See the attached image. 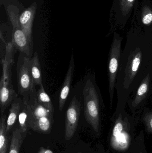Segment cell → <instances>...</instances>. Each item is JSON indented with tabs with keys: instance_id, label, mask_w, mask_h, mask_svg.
<instances>
[{
	"instance_id": "cell-13",
	"label": "cell",
	"mask_w": 152,
	"mask_h": 153,
	"mask_svg": "<svg viewBox=\"0 0 152 153\" xmlns=\"http://www.w3.org/2000/svg\"><path fill=\"white\" fill-rule=\"evenodd\" d=\"M30 70L34 84L40 86L43 84L42 73L39 57L37 52H35L30 58Z\"/></svg>"
},
{
	"instance_id": "cell-2",
	"label": "cell",
	"mask_w": 152,
	"mask_h": 153,
	"mask_svg": "<svg viewBox=\"0 0 152 153\" xmlns=\"http://www.w3.org/2000/svg\"><path fill=\"white\" fill-rule=\"evenodd\" d=\"M84 111L86 120L95 131L100 130V110L98 94L93 82L88 79L83 91Z\"/></svg>"
},
{
	"instance_id": "cell-18",
	"label": "cell",
	"mask_w": 152,
	"mask_h": 153,
	"mask_svg": "<svg viewBox=\"0 0 152 153\" xmlns=\"http://www.w3.org/2000/svg\"><path fill=\"white\" fill-rule=\"evenodd\" d=\"M37 97L38 101L46 108L54 112V108L51 98L46 93L44 88L43 85H41L37 91Z\"/></svg>"
},
{
	"instance_id": "cell-4",
	"label": "cell",
	"mask_w": 152,
	"mask_h": 153,
	"mask_svg": "<svg viewBox=\"0 0 152 153\" xmlns=\"http://www.w3.org/2000/svg\"><path fill=\"white\" fill-rule=\"evenodd\" d=\"M81 103L76 95L72 98L66 112L64 137L67 141L74 136L78 125Z\"/></svg>"
},
{
	"instance_id": "cell-20",
	"label": "cell",
	"mask_w": 152,
	"mask_h": 153,
	"mask_svg": "<svg viewBox=\"0 0 152 153\" xmlns=\"http://www.w3.org/2000/svg\"><path fill=\"white\" fill-rule=\"evenodd\" d=\"M147 131L152 134V112L147 113L144 118Z\"/></svg>"
},
{
	"instance_id": "cell-14",
	"label": "cell",
	"mask_w": 152,
	"mask_h": 153,
	"mask_svg": "<svg viewBox=\"0 0 152 153\" xmlns=\"http://www.w3.org/2000/svg\"><path fill=\"white\" fill-rule=\"evenodd\" d=\"M150 83V75L148 74L138 87L135 97L132 103L134 108L137 107L146 97L149 91Z\"/></svg>"
},
{
	"instance_id": "cell-22",
	"label": "cell",
	"mask_w": 152,
	"mask_h": 153,
	"mask_svg": "<svg viewBox=\"0 0 152 153\" xmlns=\"http://www.w3.org/2000/svg\"><path fill=\"white\" fill-rule=\"evenodd\" d=\"M37 153H54L52 151L49 149H46L43 147H40Z\"/></svg>"
},
{
	"instance_id": "cell-9",
	"label": "cell",
	"mask_w": 152,
	"mask_h": 153,
	"mask_svg": "<svg viewBox=\"0 0 152 153\" xmlns=\"http://www.w3.org/2000/svg\"><path fill=\"white\" fill-rule=\"evenodd\" d=\"M36 9V4L34 3L28 9L24 11L19 18L20 25L25 32L31 47L33 48L32 27L34 16Z\"/></svg>"
},
{
	"instance_id": "cell-17",
	"label": "cell",
	"mask_w": 152,
	"mask_h": 153,
	"mask_svg": "<svg viewBox=\"0 0 152 153\" xmlns=\"http://www.w3.org/2000/svg\"><path fill=\"white\" fill-rule=\"evenodd\" d=\"M18 122L19 124V129L21 133L26 132L29 127V124L28 113L26 104L25 102L22 100L21 110L18 116Z\"/></svg>"
},
{
	"instance_id": "cell-5",
	"label": "cell",
	"mask_w": 152,
	"mask_h": 153,
	"mask_svg": "<svg viewBox=\"0 0 152 153\" xmlns=\"http://www.w3.org/2000/svg\"><path fill=\"white\" fill-rule=\"evenodd\" d=\"M30 59L27 56L23 58L22 65L18 74V93L23 96V99L28 98L35 87L30 72Z\"/></svg>"
},
{
	"instance_id": "cell-21",
	"label": "cell",
	"mask_w": 152,
	"mask_h": 153,
	"mask_svg": "<svg viewBox=\"0 0 152 153\" xmlns=\"http://www.w3.org/2000/svg\"><path fill=\"white\" fill-rule=\"evenodd\" d=\"M152 21V14L151 13H148L144 16L142 19V22L145 25L150 24Z\"/></svg>"
},
{
	"instance_id": "cell-16",
	"label": "cell",
	"mask_w": 152,
	"mask_h": 153,
	"mask_svg": "<svg viewBox=\"0 0 152 153\" xmlns=\"http://www.w3.org/2000/svg\"><path fill=\"white\" fill-rule=\"evenodd\" d=\"M21 133L19 128H16L13 131L9 153H19L23 141Z\"/></svg>"
},
{
	"instance_id": "cell-24",
	"label": "cell",
	"mask_w": 152,
	"mask_h": 153,
	"mask_svg": "<svg viewBox=\"0 0 152 153\" xmlns=\"http://www.w3.org/2000/svg\"><path fill=\"white\" fill-rule=\"evenodd\" d=\"M81 153L79 152V153Z\"/></svg>"
},
{
	"instance_id": "cell-6",
	"label": "cell",
	"mask_w": 152,
	"mask_h": 153,
	"mask_svg": "<svg viewBox=\"0 0 152 153\" xmlns=\"http://www.w3.org/2000/svg\"><path fill=\"white\" fill-rule=\"evenodd\" d=\"M142 53L139 48H136L130 53L125 69L123 86L128 89L138 72L142 61Z\"/></svg>"
},
{
	"instance_id": "cell-8",
	"label": "cell",
	"mask_w": 152,
	"mask_h": 153,
	"mask_svg": "<svg viewBox=\"0 0 152 153\" xmlns=\"http://www.w3.org/2000/svg\"><path fill=\"white\" fill-rule=\"evenodd\" d=\"M18 94L13 89L12 83H9L1 79L0 81V108L1 114L11 105L13 101L18 98Z\"/></svg>"
},
{
	"instance_id": "cell-10",
	"label": "cell",
	"mask_w": 152,
	"mask_h": 153,
	"mask_svg": "<svg viewBox=\"0 0 152 153\" xmlns=\"http://www.w3.org/2000/svg\"><path fill=\"white\" fill-rule=\"evenodd\" d=\"M11 42L14 48L20 52L24 53L28 57L31 55V53L33 52V48L30 46L26 36L21 27L19 26L14 27Z\"/></svg>"
},
{
	"instance_id": "cell-11",
	"label": "cell",
	"mask_w": 152,
	"mask_h": 153,
	"mask_svg": "<svg viewBox=\"0 0 152 153\" xmlns=\"http://www.w3.org/2000/svg\"><path fill=\"white\" fill-rule=\"evenodd\" d=\"M14 47L12 42L8 43L5 47V54L3 59L1 60L3 71L1 79L9 83H12L11 68L14 63L13 51Z\"/></svg>"
},
{
	"instance_id": "cell-19",
	"label": "cell",
	"mask_w": 152,
	"mask_h": 153,
	"mask_svg": "<svg viewBox=\"0 0 152 153\" xmlns=\"http://www.w3.org/2000/svg\"><path fill=\"white\" fill-rule=\"evenodd\" d=\"M125 124H124L122 119V115L121 114H120L117 119L115 121V125L112 130L111 140V144H112L118 138L122 132L125 130Z\"/></svg>"
},
{
	"instance_id": "cell-12",
	"label": "cell",
	"mask_w": 152,
	"mask_h": 153,
	"mask_svg": "<svg viewBox=\"0 0 152 153\" xmlns=\"http://www.w3.org/2000/svg\"><path fill=\"white\" fill-rule=\"evenodd\" d=\"M22 100L20 98L15 99L11 105L9 110V114L6 120V133H8L16 122L18 118L21 110Z\"/></svg>"
},
{
	"instance_id": "cell-3",
	"label": "cell",
	"mask_w": 152,
	"mask_h": 153,
	"mask_svg": "<svg viewBox=\"0 0 152 153\" xmlns=\"http://www.w3.org/2000/svg\"><path fill=\"white\" fill-rule=\"evenodd\" d=\"M121 42V40L119 38H115L114 39L111 47L109 55L108 74L111 106H112L115 82L120 58Z\"/></svg>"
},
{
	"instance_id": "cell-7",
	"label": "cell",
	"mask_w": 152,
	"mask_h": 153,
	"mask_svg": "<svg viewBox=\"0 0 152 153\" xmlns=\"http://www.w3.org/2000/svg\"><path fill=\"white\" fill-rule=\"evenodd\" d=\"M75 67V60L74 56L72 55L70 61L69 65L67 74L65 76L60 92L59 100V110L60 111H62L63 109L68 96L70 86L72 84Z\"/></svg>"
},
{
	"instance_id": "cell-23",
	"label": "cell",
	"mask_w": 152,
	"mask_h": 153,
	"mask_svg": "<svg viewBox=\"0 0 152 153\" xmlns=\"http://www.w3.org/2000/svg\"><path fill=\"white\" fill-rule=\"evenodd\" d=\"M128 1L130 2H132L134 1V0H127Z\"/></svg>"
},
{
	"instance_id": "cell-1",
	"label": "cell",
	"mask_w": 152,
	"mask_h": 153,
	"mask_svg": "<svg viewBox=\"0 0 152 153\" xmlns=\"http://www.w3.org/2000/svg\"><path fill=\"white\" fill-rule=\"evenodd\" d=\"M22 100L26 104L29 128L39 134H49L54 123V112L46 108L37 100L35 87L29 96Z\"/></svg>"
},
{
	"instance_id": "cell-25",
	"label": "cell",
	"mask_w": 152,
	"mask_h": 153,
	"mask_svg": "<svg viewBox=\"0 0 152 153\" xmlns=\"http://www.w3.org/2000/svg\"><path fill=\"white\" fill-rule=\"evenodd\" d=\"M140 153H143L142 152H140Z\"/></svg>"
},
{
	"instance_id": "cell-15",
	"label": "cell",
	"mask_w": 152,
	"mask_h": 153,
	"mask_svg": "<svg viewBox=\"0 0 152 153\" xmlns=\"http://www.w3.org/2000/svg\"><path fill=\"white\" fill-rule=\"evenodd\" d=\"M7 117L1 114L0 119V153H7L8 141L6 132Z\"/></svg>"
}]
</instances>
